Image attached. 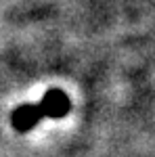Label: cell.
Masks as SVG:
<instances>
[{"mask_svg":"<svg viewBox=\"0 0 155 157\" xmlns=\"http://www.w3.org/2000/svg\"><path fill=\"white\" fill-rule=\"evenodd\" d=\"M36 109L40 113V117H44V115H48V117H61V115H65L69 111V98L65 97L61 90H50L46 97L36 105Z\"/></svg>","mask_w":155,"mask_h":157,"instance_id":"6da1fadb","label":"cell"}]
</instances>
